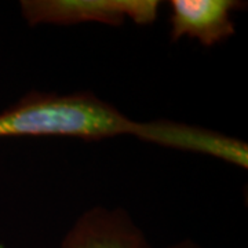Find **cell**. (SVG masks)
I'll list each match as a JSON object with an SVG mask.
<instances>
[{
	"instance_id": "cell-1",
	"label": "cell",
	"mask_w": 248,
	"mask_h": 248,
	"mask_svg": "<svg viewBox=\"0 0 248 248\" xmlns=\"http://www.w3.org/2000/svg\"><path fill=\"white\" fill-rule=\"evenodd\" d=\"M138 122L91 93H29L0 112V138L71 137L99 141L135 135Z\"/></svg>"
},
{
	"instance_id": "cell-2",
	"label": "cell",
	"mask_w": 248,
	"mask_h": 248,
	"mask_svg": "<svg viewBox=\"0 0 248 248\" xmlns=\"http://www.w3.org/2000/svg\"><path fill=\"white\" fill-rule=\"evenodd\" d=\"M161 7L157 0H22L19 10L31 27L97 22L122 27L127 19L153 24Z\"/></svg>"
},
{
	"instance_id": "cell-3",
	"label": "cell",
	"mask_w": 248,
	"mask_h": 248,
	"mask_svg": "<svg viewBox=\"0 0 248 248\" xmlns=\"http://www.w3.org/2000/svg\"><path fill=\"white\" fill-rule=\"evenodd\" d=\"M134 137L164 148L213 156L240 169L246 170L248 167V146L246 142L204 127L171 120L138 122Z\"/></svg>"
},
{
	"instance_id": "cell-4",
	"label": "cell",
	"mask_w": 248,
	"mask_h": 248,
	"mask_svg": "<svg viewBox=\"0 0 248 248\" xmlns=\"http://www.w3.org/2000/svg\"><path fill=\"white\" fill-rule=\"evenodd\" d=\"M170 25L171 42L182 37L213 47L236 33L233 13L244 9L240 0H171Z\"/></svg>"
},
{
	"instance_id": "cell-5",
	"label": "cell",
	"mask_w": 248,
	"mask_h": 248,
	"mask_svg": "<svg viewBox=\"0 0 248 248\" xmlns=\"http://www.w3.org/2000/svg\"><path fill=\"white\" fill-rule=\"evenodd\" d=\"M61 248H151L124 208L95 205L83 213L62 240Z\"/></svg>"
},
{
	"instance_id": "cell-6",
	"label": "cell",
	"mask_w": 248,
	"mask_h": 248,
	"mask_svg": "<svg viewBox=\"0 0 248 248\" xmlns=\"http://www.w3.org/2000/svg\"><path fill=\"white\" fill-rule=\"evenodd\" d=\"M167 248H204V247H202L200 244L195 243L193 240L185 239V240L178 241V243H175V244H172V246H170V247Z\"/></svg>"
}]
</instances>
